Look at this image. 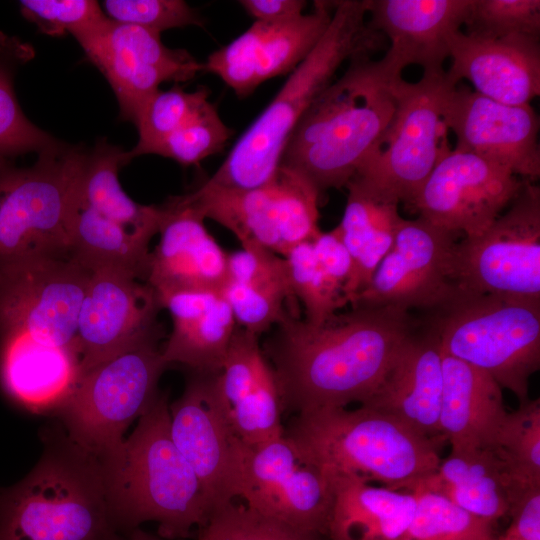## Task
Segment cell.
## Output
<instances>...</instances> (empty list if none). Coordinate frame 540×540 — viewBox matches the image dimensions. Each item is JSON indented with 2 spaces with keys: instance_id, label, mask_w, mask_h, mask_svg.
<instances>
[{
  "instance_id": "cell-1",
  "label": "cell",
  "mask_w": 540,
  "mask_h": 540,
  "mask_svg": "<svg viewBox=\"0 0 540 540\" xmlns=\"http://www.w3.org/2000/svg\"><path fill=\"white\" fill-rule=\"evenodd\" d=\"M263 350L279 387L283 412L346 407L366 400L414 334L409 311L352 307L314 325L288 314Z\"/></svg>"
},
{
  "instance_id": "cell-2",
  "label": "cell",
  "mask_w": 540,
  "mask_h": 540,
  "mask_svg": "<svg viewBox=\"0 0 540 540\" xmlns=\"http://www.w3.org/2000/svg\"><path fill=\"white\" fill-rule=\"evenodd\" d=\"M166 393H159L121 446L99 460L113 521L125 536L158 524V536L178 540L209 519L214 505L170 434Z\"/></svg>"
},
{
  "instance_id": "cell-3",
  "label": "cell",
  "mask_w": 540,
  "mask_h": 540,
  "mask_svg": "<svg viewBox=\"0 0 540 540\" xmlns=\"http://www.w3.org/2000/svg\"><path fill=\"white\" fill-rule=\"evenodd\" d=\"M400 77L371 57L351 60L304 113L280 166L304 178L320 197L345 187L390 124L396 108L394 82Z\"/></svg>"
},
{
  "instance_id": "cell-4",
  "label": "cell",
  "mask_w": 540,
  "mask_h": 540,
  "mask_svg": "<svg viewBox=\"0 0 540 540\" xmlns=\"http://www.w3.org/2000/svg\"><path fill=\"white\" fill-rule=\"evenodd\" d=\"M368 9L369 0L335 1L331 22L320 41L290 73L206 183L244 190L261 186L275 176L292 132L315 98L333 81L339 67L347 60L371 57L381 49L383 35L366 21Z\"/></svg>"
},
{
  "instance_id": "cell-5",
  "label": "cell",
  "mask_w": 540,
  "mask_h": 540,
  "mask_svg": "<svg viewBox=\"0 0 540 540\" xmlns=\"http://www.w3.org/2000/svg\"><path fill=\"white\" fill-rule=\"evenodd\" d=\"M30 473L0 488V540H126L115 526L100 461L67 437Z\"/></svg>"
},
{
  "instance_id": "cell-6",
  "label": "cell",
  "mask_w": 540,
  "mask_h": 540,
  "mask_svg": "<svg viewBox=\"0 0 540 540\" xmlns=\"http://www.w3.org/2000/svg\"><path fill=\"white\" fill-rule=\"evenodd\" d=\"M284 435L325 473L412 492L441 461L438 444L394 418L360 406L295 414Z\"/></svg>"
},
{
  "instance_id": "cell-7",
  "label": "cell",
  "mask_w": 540,
  "mask_h": 540,
  "mask_svg": "<svg viewBox=\"0 0 540 540\" xmlns=\"http://www.w3.org/2000/svg\"><path fill=\"white\" fill-rule=\"evenodd\" d=\"M442 352L490 375L520 402L540 368V301L459 294L430 325Z\"/></svg>"
},
{
  "instance_id": "cell-8",
  "label": "cell",
  "mask_w": 540,
  "mask_h": 540,
  "mask_svg": "<svg viewBox=\"0 0 540 540\" xmlns=\"http://www.w3.org/2000/svg\"><path fill=\"white\" fill-rule=\"evenodd\" d=\"M83 149L60 141L28 167L0 158V261L72 252L69 221Z\"/></svg>"
},
{
  "instance_id": "cell-9",
  "label": "cell",
  "mask_w": 540,
  "mask_h": 540,
  "mask_svg": "<svg viewBox=\"0 0 540 540\" xmlns=\"http://www.w3.org/2000/svg\"><path fill=\"white\" fill-rule=\"evenodd\" d=\"M168 366L158 343H149L82 374L57 410L68 439L98 460L115 452L128 427L156 399L158 381Z\"/></svg>"
},
{
  "instance_id": "cell-10",
  "label": "cell",
  "mask_w": 540,
  "mask_h": 540,
  "mask_svg": "<svg viewBox=\"0 0 540 540\" xmlns=\"http://www.w3.org/2000/svg\"><path fill=\"white\" fill-rule=\"evenodd\" d=\"M456 86L445 70L423 72L414 83L398 78L390 124L354 176L410 204L449 151L443 111Z\"/></svg>"
},
{
  "instance_id": "cell-11",
  "label": "cell",
  "mask_w": 540,
  "mask_h": 540,
  "mask_svg": "<svg viewBox=\"0 0 540 540\" xmlns=\"http://www.w3.org/2000/svg\"><path fill=\"white\" fill-rule=\"evenodd\" d=\"M181 197L204 219L232 232L242 246H259L281 256L321 232L318 192L282 166L255 188L225 189L204 182Z\"/></svg>"
},
{
  "instance_id": "cell-12",
  "label": "cell",
  "mask_w": 540,
  "mask_h": 540,
  "mask_svg": "<svg viewBox=\"0 0 540 540\" xmlns=\"http://www.w3.org/2000/svg\"><path fill=\"white\" fill-rule=\"evenodd\" d=\"M453 281L459 294L540 301V189L525 181L482 234L456 243Z\"/></svg>"
},
{
  "instance_id": "cell-13",
  "label": "cell",
  "mask_w": 540,
  "mask_h": 540,
  "mask_svg": "<svg viewBox=\"0 0 540 540\" xmlns=\"http://www.w3.org/2000/svg\"><path fill=\"white\" fill-rule=\"evenodd\" d=\"M91 274L72 252L0 261V335L78 348V314Z\"/></svg>"
},
{
  "instance_id": "cell-14",
  "label": "cell",
  "mask_w": 540,
  "mask_h": 540,
  "mask_svg": "<svg viewBox=\"0 0 540 540\" xmlns=\"http://www.w3.org/2000/svg\"><path fill=\"white\" fill-rule=\"evenodd\" d=\"M239 497L267 516L326 535L332 492L328 475L286 435L237 443Z\"/></svg>"
},
{
  "instance_id": "cell-15",
  "label": "cell",
  "mask_w": 540,
  "mask_h": 540,
  "mask_svg": "<svg viewBox=\"0 0 540 540\" xmlns=\"http://www.w3.org/2000/svg\"><path fill=\"white\" fill-rule=\"evenodd\" d=\"M456 235L422 217L402 220L394 244L352 307L434 309L459 296L453 281Z\"/></svg>"
},
{
  "instance_id": "cell-16",
  "label": "cell",
  "mask_w": 540,
  "mask_h": 540,
  "mask_svg": "<svg viewBox=\"0 0 540 540\" xmlns=\"http://www.w3.org/2000/svg\"><path fill=\"white\" fill-rule=\"evenodd\" d=\"M74 38L112 87L121 118L133 123L160 84L185 82L204 71L188 51L165 46L160 33L109 17Z\"/></svg>"
},
{
  "instance_id": "cell-17",
  "label": "cell",
  "mask_w": 540,
  "mask_h": 540,
  "mask_svg": "<svg viewBox=\"0 0 540 540\" xmlns=\"http://www.w3.org/2000/svg\"><path fill=\"white\" fill-rule=\"evenodd\" d=\"M524 179L475 154L449 150L410 203L419 216L455 234H482L522 190Z\"/></svg>"
},
{
  "instance_id": "cell-18",
  "label": "cell",
  "mask_w": 540,
  "mask_h": 540,
  "mask_svg": "<svg viewBox=\"0 0 540 540\" xmlns=\"http://www.w3.org/2000/svg\"><path fill=\"white\" fill-rule=\"evenodd\" d=\"M157 293L147 282L113 271L92 272L77 321L80 376L163 336Z\"/></svg>"
},
{
  "instance_id": "cell-19",
  "label": "cell",
  "mask_w": 540,
  "mask_h": 540,
  "mask_svg": "<svg viewBox=\"0 0 540 540\" xmlns=\"http://www.w3.org/2000/svg\"><path fill=\"white\" fill-rule=\"evenodd\" d=\"M335 1H315L310 13L275 21H254L236 39L212 52L204 71L218 76L239 97L268 79L291 73L326 32Z\"/></svg>"
},
{
  "instance_id": "cell-20",
  "label": "cell",
  "mask_w": 540,
  "mask_h": 540,
  "mask_svg": "<svg viewBox=\"0 0 540 540\" xmlns=\"http://www.w3.org/2000/svg\"><path fill=\"white\" fill-rule=\"evenodd\" d=\"M455 150L472 153L533 182L540 176L539 117L531 104L508 105L457 85L443 111Z\"/></svg>"
},
{
  "instance_id": "cell-21",
  "label": "cell",
  "mask_w": 540,
  "mask_h": 540,
  "mask_svg": "<svg viewBox=\"0 0 540 540\" xmlns=\"http://www.w3.org/2000/svg\"><path fill=\"white\" fill-rule=\"evenodd\" d=\"M217 373L193 371L180 398L169 405L171 438L214 509L239 497L238 438L221 408Z\"/></svg>"
},
{
  "instance_id": "cell-22",
  "label": "cell",
  "mask_w": 540,
  "mask_h": 540,
  "mask_svg": "<svg viewBox=\"0 0 540 540\" xmlns=\"http://www.w3.org/2000/svg\"><path fill=\"white\" fill-rule=\"evenodd\" d=\"M472 0H369V25L386 36L380 63L393 76L409 65L444 71L450 38L464 25Z\"/></svg>"
},
{
  "instance_id": "cell-23",
  "label": "cell",
  "mask_w": 540,
  "mask_h": 540,
  "mask_svg": "<svg viewBox=\"0 0 540 540\" xmlns=\"http://www.w3.org/2000/svg\"><path fill=\"white\" fill-rule=\"evenodd\" d=\"M216 386L233 434L248 445L283 435V407L274 370L259 336L237 326Z\"/></svg>"
},
{
  "instance_id": "cell-24",
  "label": "cell",
  "mask_w": 540,
  "mask_h": 540,
  "mask_svg": "<svg viewBox=\"0 0 540 540\" xmlns=\"http://www.w3.org/2000/svg\"><path fill=\"white\" fill-rule=\"evenodd\" d=\"M159 207L160 240L150 254L146 282L158 296L184 290L221 292L229 253L208 232L205 219L181 196Z\"/></svg>"
},
{
  "instance_id": "cell-25",
  "label": "cell",
  "mask_w": 540,
  "mask_h": 540,
  "mask_svg": "<svg viewBox=\"0 0 540 540\" xmlns=\"http://www.w3.org/2000/svg\"><path fill=\"white\" fill-rule=\"evenodd\" d=\"M540 38H487L456 32L449 41L448 78L468 80L474 91L508 105H527L540 95Z\"/></svg>"
},
{
  "instance_id": "cell-26",
  "label": "cell",
  "mask_w": 540,
  "mask_h": 540,
  "mask_svg": "<svg viewBox=\"0 0 540 540\" xmlns=\"http://www.w3.org/2000/svg\"><path fill=\"white\" fill-rule=\"evenodd\" d=\"M443 357L440 343L430 328L413 334L403 345L374 392L360 406L401 422L440 445L443 393Z\"/></svg>"
},
{
  "instance_id": "cell-27",
  "label": "cell",
  "mask_w": 540,
  "mask_h": 540,
  "mask_svg": "<svg viewBox=\"0 0 540 540\" xmlns=\"http://www.w3.org/2000/svg\"><path fill=\"white\" fill-rule=\"evenodd\" d=\"M169 311L172 331L161 349L170 365L178 363L197 372L221 370L237 324L220 291L184 290L158 296Z\"/></svg>"
},
{
  "instance_id": "cell-28",
  "label": "cell",
  "mask_w": 540,
  "mask_h": 540,
  "mask_svg": "<svg viewBox=\"0 0 540 540\" xmlns=\"http://www.w3.org/2000/svg\"><path fill=\"white\" fill-rule=\"evenodd\" d=\"M80 378L77 347L50 346L23 333L0 335V379L5 391L33 412L58 410Z\"/></svg>"
},
{
  "instance_id": "cell-29",
  "label": "cell",
  "mask_w": 540,
  "mask_h": 540,
  "mask_svg": "<svg viewBox=\"0 0 540 540\" xmlns=\"http://www.w3.org/2000/svg\"><path fill=\"white\" fill-rule=\"evenodd\" d=\"M221 293L237 326L257 336L288 314L299 316L284 257L259 246H242L228 254Z\"/></svg>"
},
{
  "instance_id": "cell-30",
  "label": "cell",
  "mask_w": 540,
  "mask_h": 540,
  "mask_svg": "<svg viewBox=\"0 0 540 540\" xmlns=\"http://www.w3.org/2000/svg\"><path fill=\"white\" fill-rule=\"evenodd\" d=\"M491 446L452 450L416 489L438 494L465 512L496 525L523 491ZM414 491V490H413Z\"/></svg>"
},
{
  "instance_id": "cell-31",
  "label": "cell",
  "mask_w": 540,
  "mask_h": 540,
  "mask_svg": "<svg viewBox=\"0 0 540 540\" xmlns=\"http://www.w3.org/2000/svg\"><path fill=\"white\" fill-rule=\"evenodd\" d=\"M440 430L452 450L490 446L506 415L502 388L487 373L442 352Z\"/></svg>"
},
{
  "instance_id": "cell-32",
  "label": "cell",
  "mask_w": 540,
  "mask_h": 540,
  "mask_svg": "<svg viewBox=\"0 0 540 540\" xmlns=\"http://www.w3.org/2000/svg\"><path fill=\"white\" fill-rule=\"evenodd\" d=\"M332 501L327 540H397L416 512V495L376 487L346 474L326 473Z\"/></svg>"
},
{
  "instance_id": "cell-33",
  "label": "cell",
  "mask_w": 540,
  "mask_h": 540,
  "mask_svg": "<svg viewBox=\"0 0 540 540\" xmlns=\"http://www.w3.org/2000/svg\"><path fill=\"white\" fill-rule=\"evenodd\" d=\"M345 187L346 206L335 228L353 261V275L346 291L351 304L392 248L403 218L397 198L360 177L354 176Z\"/></svg>"
},
{
  "instance_id": "cell-34",
  "label": "cell",
  "mask_w": 540,
  "mask_h": 540,
  "mask_svg": "<svg viewBox=\"0 0 540 540\" xmlns=\"http://www.w3.org/2000/svg\"><path fill=\"white\" fill-rule=\"evenodd\" d=\"M125 164L126 151L106 140L84 148L75 195L90 209L150 242L159 230L160 207L137 203L125 193L118 178Z\"/></svg>"
},
{
  "instance_id": "cell-35",
  "label": "cell",
  "mask_w": 540,
  "mask_h": 540,
  "mask_svg": "<svg viewBox=\"0 0 540 540\" xmlns=\"http://www.w3.org/2000/svg\"><path fill=\"white\" fill-rule=\"evenodd\" d=\"M69 241L72 254L91 272L113 271L146 282L150 242L84 205L75 191Z\"/></svg>"
},
{
  "instance_id": "cell-36",
  "label": "cell",
  "mask_w": 540,
  "mask_h": 540,
  "mask_svg": "<svg viewBox=\"0 0 540 540\" xmlns=\"http://www.w3.org/2000/svg\"><path fill=\"white\" fill-rule=\"evenodd\" d=\"M32 55L28 44L0 32V158L38 154L60 142L33 124L16 98L15 72Z\"/></svg>"
},
{
  "instance_id": "cell-37",
  "label": "cell",
  "mask_w": 540,
  "mask_h": 540,
  "mask_svg": "<svg viewBox=\"0 0 540 540\" xmlns=\"http://www.w3.org/2000/svg\"><path fill=\"white\" fill-rule=\"evenodd\" d=\"M490 446L515 482L540 486V400L527 399L508 412Z\"/></svg>"
},
{
  "instance_id": "cell-38",
  "label": "cell",
  "mask_w": 540,
  "mask_h": 540,
  "mask_svg": "<svg viewBox=\"0 0 540 540\" xmlns=\"http://www.w3.org/2000/svg\"><path fill=\"white\" fill-rule=\"evenodd\" d=\"M416 512L397 540H496L495 524L473 516L444 497L423 490L412 491Z\"/></svg>"
},
{
  "instance_id": "cell-39",
  "label": "cell",
  "mask_w": 540,
  "mask_h": 540,
  "mask_svg": "<svg viewBox=\"0 0 540 540\" xmlns=\"http://www.w3.org/2000/svg\"><path fill=\"white\" fill-rule=\"evenodd\" d=\"M210 91L199 87L185 91L175 85L168 90H158L143 106L135 126L138 141L126 151L128 163L135 157L153 154L168 136L185 124L208 100Z\"/></svg>"
},
{
  "instance_id": "cell-40",
  "label": "cell",
  "mask_w": 540,
  "mask_h": 540,
  "mask_svg": "<svg viewBox=\"0 0 540 540\" xmlns=\"http://www.w3.org/2000/svg\"><path fill=\"white\" fill-rule=\"evenodd\" d=\"M291 289L304 308V320L319 325L348 304L342 288L322 269L312 240L294 246L284 256Z\"/></svg>"
},
{
  "instance_id": "cell-41",
  "label": "cell",
  "mask_w": 540,
  "mask_h": 540,
  "mask_svg": "<svg viewBox=\"0 0 540 540\" xmlns=\"http://www.w3.org/2000/svg\"><path fill=\"white\" fill-rule=\"evenodd\" d=\"M197 540H327L233 500L217 506L197 529Z\"/></svg>"
},
{
  "instance_id": "cell-42",
  "label": "cell",
  "mask_w": 540,
  "mask_h": 540,
  "mask_svg": "<svg viewBox=\"0 0 540 540\" xmlns=\"http://www.w3.org/2000/svg\"><path fill=\"white\" fill-rule=\"evenodd\" d=\"M233 131L207 101L185 124L157 146L153 154L171 158L184 166L198 164L220 152Z\"/></svg>"
},
{
  "instance_id": "cell-43",
  "label": "cell",
  "mask_w": 540,
  "mask_h": 540,
  "mask_svg": "<svg viewBox=\"0 0 540 540\" xmlns=\"http://www.w3.org/2000/svg\"><path fill=\"white\" fill-rule=\"evenodd\" d=\"M464 26V33L479 37L540 38V1L472 0Z\"/></svg>"
},
{
  "instance_id": "cell-44",
  "label": "cell",
  "mask_w": 540,
  "mask_h": 540,
  "mask_svg": "<svg viewBox=\"0 0 540 540\" xmlns=\"http://www.w3.org/2000/svg\"><path fill=\"white\" fill-rule=\"evenodd\" d=\"M21 13L49 36L73 37L102 24L108 17L92 0H23Z\"/></svg>"
},
{
  "instance_id": "cell-45",
  "label": "cell",
  "mask_w": 540,
  "mask_h": 540,
  "mask_svg": "<svg viewBox=\"0 0 540 540\" xmlns=\"http://www.w3.org/2000/svg\"><path fill=\"white\" fill-rule=\"evenodd\" d=\"M103 6L115 22L160 34L172 28L204 25L200 13L182 0H106Z\"/></svg>"
},
{
  "instance_id": "cell-46",
  "label": "cell",
  "mask_w": 540,
  "mask_h": 540,
  "mask_svg": "<svg viewBox=\"0 0 540 540\" xmlns=\"http://www.w3.org/2000/svg\"><path fill=\"white\" fill-rule=\"evenodd\" d=\"M312 246L318 263L342 288L346 297L353 275V261L336 228L329 232L321 231L312 239Z\"/></svg>"
},
{
  "instance_id": "cell-47",
  "label": "cell",
  "mask_w": 540,
  "mask_h": 540,
  "mask_svg": "<svg viewBox=\"0 0 540 540\" xmlns=\"http://www.w3.org/2000/svg\"><path fill=\"white\" fill-rule=\"evenodd\" d=\"M505 532L523 540H540V486L526 489L510 504Z\"/></svg>"
},
{
  "instance_id": "cell-48",
  "label": "cell",
  "mask_w": 540,
  "mask_h": 540,
  "mask_svg": "<svg viewBox=\"0 0 540 540\" xmlns=\"http://www.w3.org/2000/svg\"><path fill=\"white\" fill-rule=\"evenodd\" d=\"M240 5L254 21L275 22L303 14L307 5L301 0H241Z\"/></svg>"
},
{
  "instance_id": "cell-49",
  "label": "cell",
  "mask_w": 540,
  "mask_h": 540,
  "mask_svg": "<svg viewBox=\"0 0 540 540\" xmlns=\"http://www.w3.org/2000/svg\"><path fill=\"white\" fill-rule=\"evenodd\" d=\"M125 539L126 540H169V539L162 538L158 535H153L151 533H148L140 529L139 527L127 533L125 535ZM178 540H183V539H178Z\"/></svg>"
},
{
  "instance_id": "cell-50",
  "label": "cell",
  "mask_w": 540,
  "mask_h": 540,
  "mask_svg": "<svg viewBox=\"0 0 540 540\" xmlns=\"http://www.w3.org/2000/svg\"><path fill=\"white\" fill-rule=\"evenodd\" d=\"M496 540H523V539L518 538V537H516L514 535H511V534L504 531L502 534L497 535Z\"/></svg>"
}]
</instances>
